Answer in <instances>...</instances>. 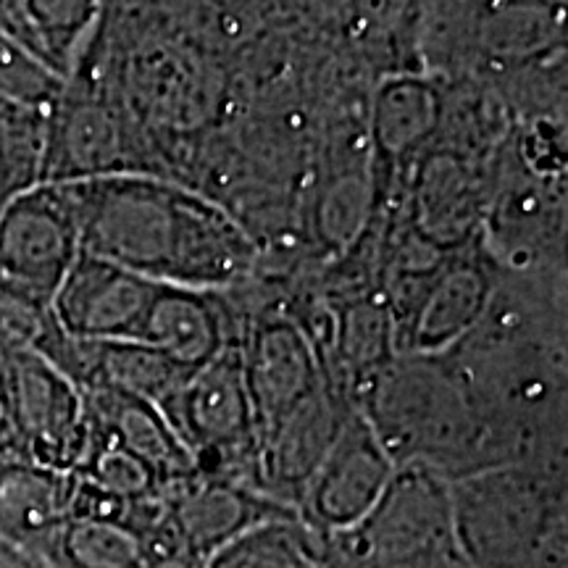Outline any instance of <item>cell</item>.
Listing matches in <instances>:
<instances>
[{"mask_svg": "<svg viewBox=\"0 0 568 568\" xmlns=\"http://www.w3.org/2000/svg\"><path fill=\"white\" fill-rule=\"evenodd\" d=\"M84 253L159 284L232 290L253 274L255 240L224 205L148 172L61 182Z\"/></svg>", "mask_w": 568, "mask_h": 568, "instance_id": "obj_1", "label": "cell"}, {"mask_svg": "<svg viewBox=\"0 0 568 568\" xmlns=\"http://www.w3.org/2000/svg\"><path fill=\"white\" fill-rule=\"evenodd\" d=\"M397 466L453 481L497 466L493 439L445 355H395L355 400Z\"/></svg>", "mask_w": 568, "mask_h": 568, "instance_id": "obj_2", "label": "cell"}, {"mask_svg": "<svg viewBox=\"0 0 568 568\" xmlns=\"http://www.w3.org/2000/svg\"><path fill=\"white\" fill-rule=\"evenodd\" d=\"M322 539L326 568H435L458 560L450 481L424 466H397L358 527Z\"/></svg>", "mask_w": 568, "mask_h": 568, "instance_id": "obj_3", "label": "cell"}, {"mask_svg": "<svg viewBox=\"0 0 568 568\" xmlns=\"http://www.w3.org/2000/svg\"><path fill=\"white\" fill-rule=\"evenodd\" d=\"M159 408L193 456L195 471L258 489L255 424L237 345L184 376Z\"/></svg>", "mask_w": 568, "mask_h": 568, "instance_id": "obj_4", "label": "cell"}, {"mask_svg": "<svg viewBox=\"0 0 568 568\" xmlns=\"http://www.w3.org/2000/svg\"><path fill=\"white\" fill-rule=\"evenodd\" d=\"M497 297V264L481 245L443 255L426 280L393 308L397 355H445L471 335Z\"/></svg>", "mask_w": 568, "mask_h": 568, "instance_id": "obj_5", "label": "cell"}, {"mask_svg": "<svg viewBox=\"0 0 568 568\" xmlns=\"http://www.w3.org/2000/svg\"><path fill=\"white\" fill-rule=\"evenodd\" d=\"M0 355L19 453L53 471H74L82 464L90 435L82 389L40 355Z\"/></svg>", "mask_w": 568, "mask_h": 568, "instance_id": "obj_6", "label": "cell"}, {"mask_svg": "<svg viewBox=\"0 0 568 568\" xmlns=\"http://www.w3.org/2000/svg\"><path fill=\"white\" fill-rule=\"evenodd\" d=\"M82 253L80 226L61 182H38L0 216V280L53 301Z\"/></svg>", "mask_w": 568, "mask_h": 568, "instance_id": "obj_7", "label": "cell"}, {"mask_svg": "<svg viewBox=\"0 0 568 568\" xmlns=\"http://www.w3.org/2000/svg\"><path fill=\"white\" fill-rule=\"evenodd\" d=\"M393 477V458L355 406L305 487L297 516L318 537L345 535L372 514Z\"/></svg>", "mask_w": 568, "mask_h": 568, "instance_id": "obj_8", "label": "cell"}, {"mask_svg": "<svg viewBox=\"0 0 568 568\" xmlns=\"http://www.w3.org/2000/svg\"><path fill=\"white\" fill-rule=\"evenodd\" d=\"M237 347L258 439L324 385V368L311 337L287 311L245 316Z\"/></svg>", "mask_w": 568, "mask_h": 568, "instance_id": "obj_9", "label": "cell"}, {"mask_svg": "<svg viewBox=\"0 0 568 568\" xmlns=\"http://www.w3.org/2000/svg\"><path fill=\"white\" fill-rule=\"evenodd\" d=\"M445 95L432 77L395 71L374 90L368 109V182L372 205L393 201L410 169L443 130Z\"/></svg>", "mask_w": 568, "mask_h": 568, "instance_id": "obj_10", "label": "cell"}, {"mask_svg": "<svg viewBox=\"0 0 568 568\" xmlns=\"http://www.w3.org/2000/svg\"><path fill=\"white\" fill-rule=\"evenodd\" d=\"M161 284L80 253L53 295V314L61 329L88 343H138Z\"/></svg>", "mask_w": 568, "mask_h": 568, "instance_id": "obj_11", "label": "cell"}, {"mask_svg": "<svg viewBox=\"0 0 568 568\" xmlns=\"http://www.w3.org/2000/svg\"><path fill=\"white\" fill-rule=\"evenodd\" d=\"M132 145L124 122L105 98L71 90L45 119L42 134L40 182H80L92 176L130 174Z\"/></svg>", "mask_w": 568, "mask_h": 568, "instance_id": "obj_12", "label": "cell"}, {"mask_svg": "<svg viewBox=\"0 0 568 568\" xmlns=\"http://www.w3.org/2000/svg\"><path fill=\"white\" fill-rule=\"evenodd\" d=\"M353 408L355 403L324 379V385L305 397L301 406L255 439V474L261 493L297 510L305 487Z\"/></svg>", "mask_w": 568, "mask_h": 568, "instance_id": "obj_13", "label": "cell"}, {"mask_svg": "<svg viewBox=\"0 0 568 568\" xmlns=\"http://www.w3.org/2000/svg\"><path fill=\"white\" fill-rule=\"evenodd\" d=\"M163 508L176 535L203 558L268 521L301 518L295 508L282 506L243 481L201 471L169 487L163 493Z\"/></svg>", "mask_w": 568, "mask_h": 568, "instance_id": "obj_14", "label": "cell"}, {"mask_svg": "<svg viewBox=\"0 0 568 568\" xmlns=\"http://www.w3.org/2000/svg\"><path fill=\"white\" fill-rule=\"evenodd\" d=\"M243 318L224 290L161 284L138 343L155 347L184 374H193L240 343Z\"/></svg>", "mask_w": 568, "mask_h": 568, "instance_id": "obj_15", "label": "cell"}, {"mask_svg": "<svg viewBox=\"0 0 568 568\" xmlns=\"http://www.w3.org/2000/svg\"><path fill=\"white\" fill-rule=\"evenodd\" d=\"M82 395L90 429L101 432L103 437L113 439L142 464L151 466L163 481V493L195 474L193 456L155 403L109 393V389H82Z\"/></svg>", "mask_w": 568, "mask_h": 568, "instance_id": "obj_16", "label": "cell"}, {"mask_svg": "<svg viewBox=\"0 0 568 568\" xmlns=\"http://www.w3.org/2000/svg\"><path fill=\"white\" fill-rule=\"evenodd\" d=\"M71 487V471H53L24 456H0V539L27 556L67 521Z\"/></svg>", "mask_w": 568, "mask_h": 568, "instance_id": "obj_17", "label": "cell"}, {"mask_svg": "<svg viewBox=\"0 0 568 568\" xmlns=\"http://www.w3.org/2000/svg\"><path fill=\"white\" fill-rule=\"evenodd\" d=\"M67 376L80 389H109V393L140 397L159 406L187 374L145 343L74 339Z\"/></svg>", "mask_w": 568, "mask_h": 568, "instance_id": "obj_18", "label": "cell"}, {"mask_svg": "<svg viewBox=\"0 0 568 568\" xmlns=\"http://www.w3.org/2000/svg\"><path fill=\"white\" fill-rule=\"evenodd\" d=\"M103 0H0V32L71 77Z\"/></svg>", "mask_w": 568, "mask_h": 568, "instance_id": "obj_19", "label": "cell"}, {"mask_svg": "<svg viewBox=\"0 0 568 568\" xmlns=\"http://www.w3.org/2000/svg\"><path fill=\"white\" fill-rule=\"evenodd\" d=\"M74 337L61 329L53 301L0 280V353H32L67 374Z\"/></svg>", "mask_w": 568, "mask_h": 568, "instance_id": "obj_20", "label": "cell"}, {"mask_svg": "<svg viewBox=\"0 0 568 568\" xmlns=\"http://www.w3.org/2000/svg\"><path fill=\"white\" fill-rule=\"evenodd\" d=\"M209 568H326L324 539L301 518H282L213 552Z\"/></svg>", "mask_w": 568, "mask_h": 568, "instance_id": "obj_21", "label": "cell"}, {"mask_svg": "<svg viewBox=\"0 0 568 568\" xmlns=\"http://www.w3.org/2000/svg\"><path fill=\"white\" fill-rule=\"evenodd\" d=\"M355 38L382 61L408 53L422 38L424 0H345Z\"/></svg>", "mask_w": 568, "mask_h": 568, "instance_id": "obj_22", "label": "cell"}, {"mask_svg": "<svg viewBox=\"0 0 568 568\" xmlns=\"http://www.w3.org/2000/svg\"><path fill=\"white\" fill-rule=\"evenodd\" d=\"M67 88V77L0 32V103L48 119Z\"/></svg>", "mask_w": 568, "mask_h": 568, "instance_id": "obj_23", "label": "cell"}, {"mask_svg": "<svg viewBox=\"0 0 568 568\" xmlns=\"http://www.w3.org/2000/svg\"><path fill=\"white\" fill-rule=\"evenodd\" d=\"M45 119L19 109L0 111V216L21 190L40 182Z\"/></svg>", "mask_w": 568, "mask_h": 568, "instance_id": "obj_24", "label": "cell"}, {"mask_svg": "<svg viewBox=\"0 0 568 568\" xmlns=\"http://www.w3.org/2000/svg\"><path fill=\"white\" fill-rule=\"evenodd\" d=\"M140 548L145 568H209V558L195 552L176 535L174 524L166 516V508H163L159 521L140 537Z\"/></svg>", "mask_w": 568, "mask_h": 568, "instance_id": "obj_25", "label": "cell"}, {"mask_svg": "<svg viewBox=\"0 0 568 568\" xmlns=\"http://www.w3.org/2000/svg\"><path fill=\"white\" fill-rule=\"evenodd\" d=\"M0 456H21L17 439L11 432V416H9V387H6V364L0 355Z\"/></svg>", "mask_w": 568, "mask_h": 568, "instance_id": "obj_26", "label": "cell"}]
</instances>
